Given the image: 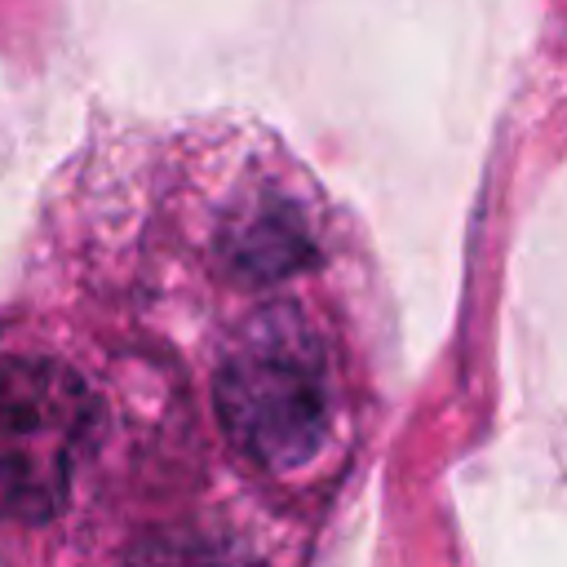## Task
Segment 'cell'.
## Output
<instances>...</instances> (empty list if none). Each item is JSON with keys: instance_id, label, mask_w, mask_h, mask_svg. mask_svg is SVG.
<instances>
[{"instance_id": "cell-1", "label": "cell", "mask_w": 567, "mask_h": 567, "mask_svg": "<svg viewBox=\"0 0 567 567\" xmlns=\"http://www.w3.org/2000/svg\"><path fill=\"white\" fill-rule=\"evenodd\" d=\"M213 403L230 443L261 470L310 465L332 430V372L319 332L292 306L261 310L221 354Z\"/></svg>"}, {"instance_id": "cell-2", "label": "cell", "mask_w": 567, "mask_h": 567, "mask_svg": "<svg viewBox=\"0 0 567 567\" xmlns=\"http://www.w3.org/2000/svg\"><path fill=\"white\" fill-rule=\"evenodd\" d=\"M93 399L84 381L31 354L0 359V514L49 518L66 505L75 461L89 443Z\"/></svg>"}, {"instance_id": "cell-3", "label": "cell", "mask_w": 567, "mask_h": 567, "mask_svg": "<svg viewBox=\"0 0 567 567\" xmlns=\"http://www.w3.org/2000/svg\"><path fill=\"white\" fill-rule=\"evenodd\" d=\"M226 248H230L235 266L244 275H257V279L288 275L310 257L306 230L292 217H284L279 208H257L252 217H244L235 226V235L226 239Z\"/></svg>"}, {"instance_id": "cell-4", "label": "cell", "mask_w": 567, "mask_h": 567, "mask_svg": "<svg viewBox=\"0 0 567 567\" xmlns=\"http://www.w3.org/2000/svg\"><path fill=\"white\" fill-rule=\"evenodd\" d=\"M128 567H257V563L244 549H230V545L208 540V536L159 532L133 549Z\"/></svg>"}]
</instances>
